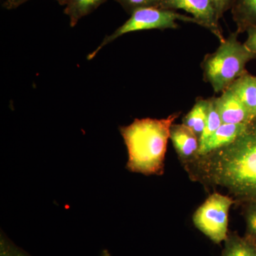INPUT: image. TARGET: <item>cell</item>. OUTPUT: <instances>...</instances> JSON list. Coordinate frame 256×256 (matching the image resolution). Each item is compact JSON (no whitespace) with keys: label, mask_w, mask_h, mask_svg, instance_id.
Listing matches in <instances>:
<instances>
[{"label":"cell","mask_w":256,"mask_h":256,"mask_svg":"<svg viewBox=\"0 0 256 256\" xmlns=\"http://www.w3.org/2000/svg\"><path fill=\"white\" fill-rule=\"evenodd\" d=\"M208 109V99L200 98L197 99L192 110L183 118V124L190 128L198 139L206 126Z\"/></svg>","instance_id":"cell-12"},{"label":"cell","mask_w":256,"mask_h":256,"mask_svg":"<svg viewBox=\"0 0 256 256\" xmlns=\"http://www.w3.org/2000/svg\"><path fill=\"white\" fill-rule=\"evenodd\" d=\"M170 139L182 160L188 162L196 158L200 142L190 128L184 124H173L170 129Z\"/></svg>","instance_id":"cell-8"},{"label":"cell","mask_w":256,"mask_h":256,"mask_svg":"<svg viewBox=\"0 0 256 256\" xmlns=\"http://www.w3.org/2000/svg\"><path fill=\"white\" fill-rule=\"evenodd\" d=\"M160 8L164 10H182L192 15L197 24L206 28L224 42L223 32L220 24V18L212 0H163Z\"/></svg>","instance_id":"cell-6"},{"label":"cell","mask_w":256,"mask_h":256,"mask_svg":"<svg viewBox=\"0 0 256 256\" xmlns=\"http://www.w3.org/2000/svg\"><path fill=\"white\" fill-rule=\"evenodd\" d=\"M55 1L58 2V4L60 5H66L68 4L69 0H55Z\"/></svg>","instance_id":"cell-22"},{"label":"cell","mask_w":256,"mask_h":256,"mask_svg":"<svg viewBox=\"0 0 256 256\" xmlns=\"http://www.w3.org/2000/svg\"><path fill=\"white\" fill-rule=\"evenodd\" d=\"M249 238H250V237H249ZM252 242H254V244H255V246H256V240H254V239H252Z\"/></svg>","instance_id":"cell-23"},{"label":"cell","mask_w":256,"mask_h":256,"mask_svg":"<svg viewBox=\"0 0 256 256\" xmlns=\"http://www.w3.org/2000/svg\"><path fill=\"white\" fill-rule=\"evenodd\" d=\"M196 24L191 16L176 12L174 10L162 9L160 8H144L136 10L130 14V18L110 35L104 38L100 44L87 56L92 60L104 47L112 43L119 37L131 32L151 30H175L178 28L176 21Z\"/></svg>","instance_id":"cell-4"},{"label":"cell","mask_w":256,"mask_h":256,"mask_svg":"<svg viewBox=\"0 0 256 256\" xmlns=\"http://www.w3.org/2000/svg\"><path fill=\"white\" fill-rule=\"evenodd\" d=\"M30 0H5L4 6L8 10L15 9Z\"/></svg>","instance_id":"cell-21"},{"label":"cell","mask_w":256,"mask_h":256,"mask_svg":"<svg viewBox=\"0 0 256 256\" xmlns=\"http://www.w3.org/2000/svg\"><path fill=\"white\" fill-rule=\"evenodd\" d=\"M212 1L214 5L217 14L220 20L224 13L232 8L234 0H212Z\"/></svg>","instance_id":"cell-19"},{"label":"cell","mask_w":256,"mask_h":256,"mask_svg":"<svg viewBox=\"0 0 256 256\" xmlns=\"http://www.w3.org/2000/svg\"><path fill=\"white\" fill-rule=\"evenodd\" d=\"M246 220L247 224V236L256 240V202L248 203Z\"/></svg>","instance_id":"cell-18"},{"label":"cell","mask_w":256,"mask_h":256,"mask_svg":"<svg viewBox=\"0 0 256 256\" xmlns=\"http://www.w3.org/2000/svg\"><path fill=\"white\" fill-rule=\"evenodd\" d=\"M0 256H32L21 248L15 245L4 234L0 239Z\"/></svg>","instance_id":"cell-17"},{"label":"cell","mask_w":256,"mask_h":256,"mask_svg":"<svg viewBox=\"0 0 256 256\" xmlns=\"http://www.w3.org/2000/svg\"><path fill=\"white\" fill-rule=\"evenodd\" d=\"M234 203L228 195H210L194 214V224L212 242L220 244L228 236V212Z\"/></svg>","instance_id":"cell-5"},{"label":"cell","mask_w":256,"mask_h":256,"mask_svg":"<svg viewBox=\"0 0 256 256\" xmlns=\"http://www.w3.org/2000/svg\"><path fill=\"white\" fill-rule=\"evenodd\" d=\"M222 124V119L218 114L216 106V98L212 97L208 98V114L206 126L202 132V136L198 139L200 144H203L217 130L218 128Z\"/></svg>","instance_id":"cell-15"},{"label":"cell","mask_w":256,"mask_h":256,"mask_svg":"<svg viewBox=\"0 0 256 256\" xmlns=\"http://www.w3.org/2000/svg\"><path fill=\"white\" fill-rule=\"evenodd\" d=\"M129 14L144 8H160L163 0H116Z\"/></svg>","instance_id":"cell-16"},{"label":"cell","mask_w":256,"mask_h":256,"mask_svg":"<svg viewBox=\"0 0 256 256\" xmlns=\"http://www.w3.org/2000/svg\"><path fill=\"white\" fill-rule=\"evenodd\" d=\"M247 40L244 44L249 50L256 54V26L247 30Z\"/></svg>","instance_id":"cell-20"},{"label":"cell","mask_w":256,"mask_h":256,"mask_svg":"<svg viewBox=\"0 0 256 256\" xmlns=\"http://www.w3.org/2000/svg\"><path fill=\"white\" fill-rule=\"evenodd\" d=\"M180 112L166 118L136 119L127 126L120 128V132L127 146V169L144 175H161L170 129Z\"/></svg>","instance_id":"cell-2"},{"label":"cell","mask_w":256,"mask_h":256,"mask_svg":"<svg viewBox=\"0 0 256 256\" xmlns=\"http://www.w3.org/2000/svg\"><path fill=\"white\" fill-rule=\"evenodd\" d=\"M216 106L222 124H248L256 118L230 89L216 98Z\"/></svg>","instance_id":"cell-7"},{"label":"cell","mask_w":256,"mask_h":256,"mask_svg":"<svg viewBox=\"0 0 256 256\" xmlns=\"http://www.w3.org/2000/svg\"><path fill=\"white\" fill-rule=\"evenodd\" d=\"M107 0H69L64 13L68 16L70 26L74 28L78 22L95 11Z\"/></svg>","instance_id":"cell-13"},{"label":"cell","mask_w":256,"mask_h":256,"mask_svg":"<svg viewBox=\"0 0 256 256\" xmlns=\"http://www.w3.org/2000/svg\"><path fill=\"white\" fill-rule=\"evenodd\" d=\"M248 124H222L208 140L200 144L197 156H203L234 142L245 130Z\"/></svg>","instance_id":"cell-9"},{"label":"cell","mask_w":256,"mask_h":256,"mask_svg":"<svg viewBox=\"0 0 256 256\" xmlns=\"http://www.w3.org/2000/svg\"><path fill=\"white\" fill-rule=\"evenodd\" d=\"M239 34L232 32L214 53L205 56L202 63L204 79L215 92H223L246 73V66L256 60V54L238 41Z\"/></svg>","instance_id":"cell-3"},{"label":"cell","mask_w":256,"mask_h":256,"mask_svg":"<svg viewBox=\"0 0 256 256\" xmlns=\"http://www.w3.org/2000/svg\"><path fill=\"white\" fill-rule=\"evenodd\" d=\"M186 164L192 178L224 188L235 202H256V118L233 142Z\"/></svg>","instance_id":"cell-1"},{"label":"cell","mask_w":256,"mask_h":256,"mask_svg":"<svg viewBox=\"0 0 256 256\" xmlns=\"http://www.w3.org/2000/svg\"><path fill=\"white\" fill-rule=\"evenodd\" d=\"M230 10L239 34L256 26V0H234Z\"/></svg>","instance_id":"cell-11"},{"label":"cell","mask_w":256,"mask_h":256,"mask_svg":"<svg viewBox=\"0 0 256 256\" xmlns=\"http://www.w3.org/2000/svg\"><path fill=\"white\" fill-rule=\"evenodd\" d=\"M222 256H256V247L252 238L236 234L228 235Z\"/></svg>","instance_id":"cell-14"},{"label":"cell","mask_w":256,"mask_h":256,"mask_svg":"<svg viewBox=\"0 0 256 256\" xmlns=\"http://www.w3.org/2000/svg\"><path fill=\"white\" fill-rule=\"evenodd\" d=\"M256 118V76L246 72L228 88Z\"/></svg>","instance_id":"cell-10"}]
</instances>
